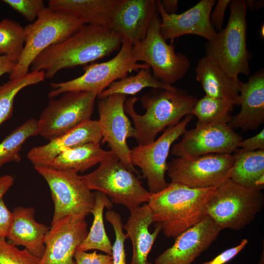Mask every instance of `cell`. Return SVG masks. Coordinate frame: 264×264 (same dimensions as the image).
Returning a JSON list of instances; mask_svg holds the SVG:
<instances>
[{"label":"cell","mask_w":264,"mask_h":264,"mask_svg":"<svg viewBox=\"0 0 264 264\" xmlns=\"http://www.w3.org/2000/svg\"><path fill=\"white\" fill-rule=\"evenodd\" d=\"M44 79V71H33L0 85V126L11 116L17 94L26 87L39 83Z\"/></svg>","instance_id":"1f68e13d"},{"label":"cell","mask_w":264,"mask_h":264,"mask_svg":"<svg viewBox=\"0 0 264 264\" xmlns=\"http://www.w3.org/2000/svg\"><path fill=\"white\" fill-rule=\"evenodd\" d=\"M17 63L5 55H0V77L12 72Z\"/></svg>","instance_id":"b9f144b4"},{"label":"cell","mask_w":264,"mask_h":264,"mask_svg":"<svg viewBox=\"0 0 264 264\" xmlns=\"http://www.w3.org/2000/svg\"><path fill=\"white\" fill-rule=\"evenodd\" d=\"M193 117L191 114L187 115L177 124L167 128L157 139L150 144L138 145L131 149V162L133 166L141 169L151 193L158 192L168 186L165 176L171 147L186 130Z\"/></svg>","instance_id":"4fadbf2b"},{"label":"cell","mask_w":264,"mask_h":264,"mask_svg":"<svg viewBox=\"0 0 264 264\" xmlns=\"http://www.w3.org/2000/svg\"><path fill=\"white\" fill-rule=\"evenodd\" d=\"M179 142L174 145L172 154L191 158L203 155L232 154L239 149L242 137L228 124L212 123L186 130Z\"/></svg>","instance_id":"5bb4252c"},{"label":"cell","mask_w":264,"mask_h":264,"mask_svg":"<svg viewBox=\"0 0 264 264\" xmlns=\"http://www.w3.org/2000/svg\"><path fill=\"white\" fill-rule=\"evenodd\" d=\"M231 1L230 0H218L214 10L211 13L210 22L215 30L220 31L222 29L225 12Z\"/></svg>","instance_id":"60d3db41"},{"label":"cell","mask_w":264,"mask_h":264,"mask_svg":"<svg viewBox=\"0 0 264 264\" xmlns=\"http://www.w3.org/2000/svg\"><path fill=\"white\" fill-rule=\"evenodd\" d=\"M94 194L95 203L90 213L93 216L92 225L86 238L76 249L84 251L98 250L111 255L112 244L105 230L103 212L105 208L111 210L113 203L106 194L99 191Z\"/></svg>","instance_id":"83f0119b"},{"label":"cell","mask_w":264,"mask_h":264,"mask_svg":"<svg viewBox=\"0 0 264 264\" xmlns=\"http://www.w3.org/2000/svg\"><path fill=\"white\" fill-rule=\"evenodd\" d=\"M216 188H194L171 182L163 190L152 193L147 203L154 222L168 238L178 235L200 221L205 207Z\"/></svg>","instance_id":"3957f363"},{"label":"cell","mask_w":264,"mask_h":264,"mask_svg":"<svg viewBox=\"0 0 264 264\" xmlns=\"http://www.w3.org/2000/svg\"><path fill=\"white\" fill-rule=\"evenodd\" d=\"M14 183V178L10 175L0 176V199L8 191Z\"/></svg>","instance_id":"7bdbcfd3"},{"label":"cell","mask_w":264,"mask_h":264,"mask_svg":"<svg viewBox=\"0 0 264 264\" xmlns=\"http://www.w3.org/2000/svg\"><path fill=\"white\" fill-rule=\"evenodd\" d=\"M156 12L154 0H119L108 27L133 45L145 38Z\"/></svg>","instance_id":"d6986e66"},{"label":"cell","mask_w":264,"mask_h":264,"mask_svg":"<svg viewBox=\"0 0 264 264\" xmlns=\"http://www.w3.org/2000/svg\"><path fill=\"white\" fill-rule=\"evenodd\" d=\"M239 148L234 153H243L264 150V129L255 135L242 140L239 144Z\"/></svg>","instance_id":"74e56055"},{"label":"cell","mask_w":264,"mask_h":264,"mask_svg":"<svg viewBox=\"0 0 264 264\" xmlns=\"http://www.w3.org/2000/svg\"><path fill=\"white\" fill-rule=\"evenodd\" d=\"M150 68L141 69L134 75L126 76L112 82L97 95V98L101 99L115 94L126 96L134 95L147 88L168 90H175L176 88L173 85L166 84L157 79L151 73Z\"/></svg>","instance_id":"f1b7e54d"},{"label":"cell","mask_w":264,"mask_h":264,"mask_svg":"<svg viewBox=\"0 0 264 264\" xmlns=\"http://www.w3.org/2000/svg\"><path fill=\"white\" fill-rule=\"evenodd\" d=\"M110 152L103 149L100 143H89L66 150L42 167L83 173L102 162Z\"/></svg>","instance_id":"484cf974"},{"label":"cell","mask_w":264,"mask_h":264,"mask_svg":"<svg viewBox=\"0 0 264 264\" xmlns=\"http://www.w3.org/2000/svg\"><path fill=\"white\" fill-rule=\"evenodd\" d=\"M83 25L74 16L45 7L34 22L24 28V47L9 74V79H17L28 73L32 62L40 54L50 46L63 41Z\"/></svg>","instance_id":"277c9868"},{"label":"cell","mask_w":264,"mask_h":264,"mask_svg":"<svg viewBox=\"0 0 264 264\" xmlns=\"http://www.w3.org/2000/svg\"><path fill=\"white\" fill-rule=\"evenodd\" d=\"M225 28L217 32L206 45L207 54L227 74L239 78L249 76V53L246 44L247 5L245 0H233Z\"/></svg>","instance_id":"5b68a950"},{"label":"cell","mask_w":264,"mask_h":264,"mask_svg":"<svg viewBox=\"0 0 264 264\" xmlns=\"http://www.w3.org/2000/svg\"><path fill=\"white\" fill-rule=\"evenodd\" d=\"M13 220V212L10 211L3 198L0 199V239H5L10 232Z\"/></svg>","instance_id":"ab89813d"},{"label":"cell","mask_w":264,"mask_h":264,"mask_svg":"<svg viewBox=\"0 0 264 264\" xmlns=\"http://www.w3.org/2000/svg\"><path fill=\"white\" fill-rule=\"evenodd\" d=\"M233 154L230 179L244 188L261 191L264 188V150Z\"/></svg>","instance_id":"4316f807"},{"label":"cell","mask_w":264,"mask_h":264,"mask_svg":"<svg viewBox=\"0 0 264 264\" xmlns=\"http://www.w3.org/2000/svg\"><path fill=\"white\" fill-rule=\"evenodd\" d=\"M103 138L98 120H88L44 145L33 147L27 157L34 166H44L63 151L89 143H100Z\"/></svg>","instance_id":"ffe728a7"},{"label":"cell","mask_w":264,"mask_h":264,"mask_svg":"<svg viewBox=\"0 0 264 264\" xmlns=\"http://www.w3.org/2000/svg\"><path fill=\"white\" fill-rule=\"evenodd\" d=\"M264 196L261 191L247 189L230 178L217 187L205 207V214L222 230H240L262 210Z\"/></svg>","instance_id":"52a82bcc"},{"label":"cell","mask_w":264,"mask_h":264,"mask_svg":"<svg viewBox=\"0 0 264 264\" xmlns=\"http://www.w3.org/2000/svg\"><path fill=\"white\" fill-rule=\"evenodd\" d=\"M153 211L148 203H144L130 211V215L123 229L127 238L130 239L132 246V254L130 264H154L148 260V257L159 233L160 225L155 223L153 232L149 227L154 223Z\"/></svg>","instance_id":"7402d4cb"},{"label":"cell","mask_w":264,"mask_h":264,"mask_svg":"<svg viewBox=\"0 0 264 264\" xmlns=\"http://www.w3.org/2000/svg\"><path fill=\"white\" fill-rule=\"evenodd\" d=\"M24 42V28L20 23L9 19L0 21V55L17 63Z\"/></svg>","instance_id":"d6a6232c"},{"label":"cell","mask_w":264,"mask_h":264,"mask_svg":"<svg viewBox=\"0 0 264 264\" xmlns=\"http://www.w3.org/2000/svg\"><path fill=\"white\" fill-rule=\"evenodd\" d=\"M74 259L76 264H112V257L108 254H98L76 250Z\"/></svg>","instance_id":"8d00e7d4"},{"label":"cell","mask_w":264,"mask_h":264,"mask_svg":"<svg viewBox=\"0 0 264 264\" xmlns=\"http://www.w3.org/2000/svg\"><path fill=\"white\" fill-rule=\"evenodd\" d=\"M215 0H201L191 8L181 14H167L160 0H156L160 15V30L165 40L172 42L181 36L195 35L211 41L217 32L211 24L210 17Z\"/></svg>","instance_id":"e0dca14e"},{"label":"cell","mask_w":264,"mask_h":264,"mask_svg":"<svg viewBox=\"0 0 264 264\" xmlns=\"http://www.w3.org/2000/svg\"><path fill=\"white\" fill-rule=\"evenodd\" d=\"M34 213L33 207H16L7 238L10 243L23 246L32 254L41 258L45 249V237L50 227L36 221Z\"/></svg>","instance_id":"603a6c76"},{"label":"cell","mask_w":264,"mask_h":264,"mask_svg":"<svg viewBox=\"0 0 264 264\" xmlns=\"http://www.w3.org/2000/svg\"><path fill=\"white\" fill-rule=\"evenodd\" d=\"M238 114L229 123L233 129L254 130L264 123V72L261 69L243 83L237 99Z\"/></svg>","instance_id":"44dd1931"},{"label":"cell","mask_w":264,"mask_h":264,"mask_svg":"<svg viewBox=\"0 0 264 264\" xmlns=\"http://www.w3.org/2000/svg\"><path fill=\"white\" fill-rule=\"evenodd\" d=\"M221 230L206 216L178 235L172 246L154 260V264H192L217 239Z\"/></svg>","instance_id":"ac0fdd59"},{"label":"cell","mask_w":264,"mask_h":264,"mask_svg":"<svg viewBox=\"0 0 264 264\" xmlns=\"http://www.w3.org/2000/svg\"><path fill=\"white\" fill-rule=\"evenodd\" d=\"M196 79L205 95L229 100H237L243 82L227 74L206 55L198 62L195 68Z\"/></svg>","instance_id":"cb8c5ba5"},{"label":"cell","mask_w":264,"mask_h":264,"mask_svg":"<svg viewBox=\"0 0 264 264\" xmlns=\"http://www.w3.org/2000/svg\"><path fill=\"white\" fill-rule=\"evenodd\" d=\"M105 219L113 228L115 239L112 245V264H127L125 249L126 235L123 230V224L121 216L114 211L109 210L106 212Z\"/></svg>","instance_id":"836d02e7"},{"label":"cell","mask_w":264,"mask_h":264,"mask_svg":"<svg viewBox=\"0 0 264 264\" xmlns=\"http://www.w3.org/2000/svg\"><path fill=\"white\" fill-rule=\"evenodd\" d=\"M46 181L54 204L51 224L73 215L85 219L93 209L95 196L78 173L34 166Z\"/></svg>","instance_id":"30bf717a"},{"label":"cell","mask_w":264,"mask_h":264,"mask_svg":"<svg viewBox=\"0 0 264 264\" xmlns=\"http://www.w3.org/2000/svg\"><path fill=\"white\" fill-rule=\"evenodd\" d=\"M85 219L68 215L52 224L44 240V253L38 264H76L74 253L86 238Z\"/></svg>","instance_id":"2e32d148"},{"label":"cell","mask_w":264,"mask_h":264,"mask_svg":"<svg viewBox=\"0 0 264 264\" xmlns=\"http://www.w3.org/2000/svg\"><path fill=\"white\" fill-rule=\"evenodd\" d=\"M132 44L123 39L118 54L105 62L86 65L84 73L78 77L65 82L51 83L49 98L69 91H88L100 94L112 82L127 76L128 73L150 68L145 64L136 62L133 56Z\"/></svg>","instance_id":"ba28073f"},{"label":"cell","mask_w":264,"mask_h":264,"mask_svg":"<svg viewBox=\"0 0 264 264\" xmlns=\"http://www.w3.org/2000/svg\"><path fill=\"white\" fill-rule=\"evenodd\" d=\"M2 2L20 13L29 22H34L45 7L42 0H3Z\"/></svg>","instance_id":"d590c367"},{"label":"cell","mask_w":264,"mask_h":264,"mask_svg":"<svg viewBox=\"0 0 264 264\" xmlns=\"http://www.w3.org/2000/svg\"><path fill=\"white\" fill-rule=\"evenodd\" d=\"M160 2L163 8L167 14H176L178 8L177 0H160Z\"/></svg>","instance_id":"ee69618b"},{"label":"cell","mask_w":264,"mask_h":264,"mask_svg":"<svg viewBox=\"0 0 264 264\" xmlns=\"http://www.w3.org/2000/svg\"><path fill=\"white\" fill-rule=\"evenodd\" d=\"M52 99L37 120L38 133L51 140L90 120L97 94L88 91H69Z\"/></svg>","instance_id":"8fae6325"},{"label":"cell","mask_w":264,"mask_h":264,"mask_svg":"<svg viewBox=\"0 0 264 264\" xmlns=\"http://www.w3.org/2000/svg\"><path fill=\"white\" fill-rule=\"evenodd\" d=\"M127 96L115 94L98 99V120L103 138L101 143H107L110 151L132 172L137 173L130 158L131 149L127 139L135 137V130L125 110Z\"/></svg>","instance_id":"9a60e30c"},{"label":"cell","mask_w":264,"mask_h":264,"mask_svg":"<svg viewBox=\"0 0 264 264\" xmlns=\"http://www.w3.org/2000/svg\"><path fill=\"white\" fill-rule=\"evenodd\" d=\"M119 0H50L48 7L65 12L84 24L108 27Z\"/></svg>","instance_id":"d4e9b609"},{"label":"cell","mask_w":264,"mask_h":264,"mask_svg":"<svg viewBox=\"0 0 264 264\" xmlns=\"http://www.w3.org/2000/svg\"><path fill=\"white\" fill-rule=\"evenodd\" d=\"M81 177L90 190L106 194L112 203L130 212L148 203L152 194L111 151L96 170Z\"/></svg>","instance_id":"8992f818"},{"label":"cell","mask_w":264,"mask_h":264,"mask_svg":"<svg viewBox=\"0 0 264 264\" xmlns=\"http://www.w3.org/2000/svg\"><path fill=\"white\" fill-rule=\"evenodd\" d=\"M238 101L214 98L205 95L198 100L191 114L198 118L196 126L212 123L229 124L231 120V113Z\"/></svg>","instance_id":"f546056e"},{"label":"cell","mask_w":264,"mask_h":264,"mask_svg":"<svg viewBox=\"0 0 264 264\" xmlns=\"http://www.w3.org/2000/svg\"><path fill=\"white\" fill-rule=\"evenodd\" d=\"M232 154H211L191 158L176 157L168 164L171 182L194 188H217L230 178Z\"/></svg>","instance_id":"7c38bea8"},{"label":"cell","mask_w":264,"mask_h":264,"mask_svg":"<svg viewBox=\"0 0 264 264\" xmlns=\"http://www.w3.org/2000/svg\"><path fill=\"white\" fill-rule=\"evenodd\" d=\"M197 100L183 89L152 88L140 98L146 110L145 113L141 115L134 108L138 98L133 96L126 99L125 110L133 120L134 138L138 145L153 142L159 132L177 124L183 117L190 114Z\"/></svg>","instance_id":"7a4b0ae2"},{"label":"cell","mask_w":264,"mask_h":264,"mask_svg":"<svg viewBox=\"0 0 264 264\" xmlns=\"http://www.w3.org/2000/svg\"><path fill=\"white\" fill-rule=\"evenodd\" d=\"M247 7L252 9H257L264 5V1L263 0H245Z\"/></svg>","instance_id":"f6af8a7d"},{"label":"cell","mask_w":264,"mask_h":264,"mask_svg":"<svg viewBox=\"0 0 264 264\" xmlns=\"http://www.w3.org/2000/svg\"><path fill=\"white\" fill-rule=\"evenodd\" d=\"M40 260L26 249L20 250L5 239H0V264H38Z\"/></svg>","instance_id":"e575fe53"},{"label":"cell","mask_w":264,"mask_h":264,"mask_svg":"<svg viewBox=\"0 0 264 264\" xmlns=\"http://www.w3.org/2000/svg\"><path fill=\"white\" fill-rule=\"evenodd\" d=\"M160 22L157 11L146 37L132 45V52L136 62H143L152 67L155 78L173 85L185 76L191 64L185 55L176 52L173 42L167 43L160 32Z\"/></svg>","instance_id":"9c48e42d"},{"label":"cell","mask_w":264,"mask_h":264,"mask_svg":"<svg viewBox=\"0 0 264 264\" xmlns=\"http://www.w3.org/2000/svg\"><path fill=\"white\" fill-rule=\"evenodd\" d=\"M248 242L247 239H243L238 245L225 250L211 261L202 264H225L235 258L245 247Z\"/></svg>","instance_id":"f35d334b"},{"label":"cell","mask_w":264,"mask_h":264,"mask_svg":"<svg viewBox=\"0 0 264 264\" xmlns=\"http://www.w3.org/2000/svg\"><path fill=\"white\" fill-rule=\"evenodd\" d=\"M123 37L108 27L84 24L63 41L40 54L30 66L31 71H44L45 78L59 71L101 59L120 49Z\"/></svg>","instance_id":"6da1fadb"},{"label":"cell","mask_w":264,"mask_h":264,"mask_svg":"<svg viewBox=\"0 0 264 264\" xmlns=\"http://www.w3.org/2000/svg\"><path fill=\"white\" fill-rule=\"evenodd\" d=\"M36 135L38 133L37 120L35 118L26 120L12 131L0 143V168L8 162H20L23 144L28 138Z\"/></svg>","instance_id":"4dcf8cb0"}]
</instances>
